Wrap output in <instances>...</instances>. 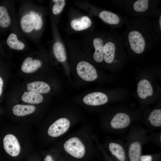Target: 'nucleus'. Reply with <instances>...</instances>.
<instances>
[{"mask_svg":"<svg viewBox=\"0 0 161 161\" xmlns=\"http://www.w3.org/2000/svg\"><path fill=\"white\" fill-rule=\"evenodd\" d=\"M98 16L103 21L114 29L121 28L127 18L119 14L106 10L100 11Z\"/></svg>","mask_w":161,"mask_h":161,"instance_id":"obj_10","label":"nucleus"},{"mask_svg":"<svg viewBox=\"0 0 161 161\" xmlns=\"http://www.w3.org/2000/svg\"><path fill=\"white\" fill-rule=\"evenodd\" d=\"M21 98L24 102L32 104L40 103L43 100V97L40 94L31 91L24 92Z\"/></svg>","mask_w":161,"mask_h":161,"instance_id":"obj_21","label":"nucleus"},{"mask_svg":"<svg viewBox=\"0 0 161 161\" xmlns=\"http://www.w3.org/2000/svg\"><path fill=\"white\" fill-rule=\"evenodd\" d=\"M35 109L33 105L17 104L13 106V112L16 116H23L33 113Z\"/></svg>","mask_w":161,"mask_h":161,"instance_id":"obj_20","label":"nucleus"},{"mask_svg":"<svg viewBox=\"0 0 161 161\" xmlns=\"http://www.w3.org/2000/svg\"><path fill=\"white\" fill-rule=\"evenodd\" d=\"M85 104L92 106H98L106 103L108 101L107 96L101 92H94L86 95L83 98Z\"/></svg>","mask_w":161,"mask_h":161,"instance_id":"obj_13","label":"nucleus"},{"mask_svg":"<svg viewBox=\"0 0 161 161\" xmlns=\"http://www.w3.org/2000/svg\"></svg>","mask_w":161,"mask_h":161,"instance_id":"obj_31","label":"nucleus"},{"mask_svg":"<svg viewBox=\"0 0 161 161\" xmlns=\"http://www.w3.org/2000/svg\"><path fill=\"white\" fill-rule=\"evenodd\" d=\"M4 148L5 151L12 157H16L19 154L21 148L16 137L13 135L8 134L3 139Z\"/></svg>","mask_w":161,"mask_h":161,"instance_id":"obj_12","label":"nucleus"},{"mask_svg":"<svg viewBox=\"0 0 161 161\" xmlns=\"http://www.w3.org/2000/svg\"><path fill=\"white\" fill-rule=\"evenodd\" d=\"M108 39L103 47V60L106 64H111L117 62L115 58L117 53L123 51L125 47L122 35L114 31Z\"/></svg>","mask_w":161,"mask_h":161,"instance_id":"obj_4","label":"nucleus"},{"mask_svg":"<svg viewBox=\"0 0 161 161\" xmlns=\"http://www.w3.org/2000/svg\"><path fill=\"white\" fill-rule=\"evenodd\" d=\"M134 120L127 113L119 112L114 114L111 119L109 126L114 133H120L129 129L134 124Z\"/></svg>","mask_w":161,"mask_h":161,"instance_id":"obj_5","label":"nucleus"},{"mask_svg":"<svg viewBox=\"0 0 161 161\" xmlns=\"http://www.w3.org/2000/svg\"><path fill=\"white\" fill-rule=\"evenodd\" d=\"M53 52L57 59L61 62H64L66 59L65 50L63 44L59 42H56L54 44Z\"/></svg>","mask_w":161,"mask_h":161,"instance_id":"obj_24","label":"nucleus"},{"mask_svg":"<svg viewBox=\"0 0 161 161\" xmlns=\"http://www.w3.org/2000/svg\"><path fill=\"white\" fill-rule=\"evenodd\" d=\"M125 23L126 28L122 35L124 44L134 54H143L154 47L160 38L155 29V21L151 18H127Z\"/></svg>","mask_w":161,"mask_h":161,"instance_id":"obj_1","label":"nucleus"},{"mask_svg":"<svg viewBox=\"0 0 161 161\" xmlns=\"http://www.w3.org/2000/svg\"><path fill=\"white\" fill-rule=\"evenodd\" d=\"M149 141H151L158 145L159 147H161V132H152L149 133Z\"/></svg>","mask_w":161,"mask_h":161,"instance_id":"obj_26","label":"nucleus"},{"mask_svg":"<svg viewBox=\"0 0 161 161\" xmlns=\"http://www.w3.org/2000/svg\"><path fill=\"white\" fill-rule=\"evenodd\" d=\"M27 89L29 91L40 94H46L49 92L51 89L49 85L42 81H35L27 84Z\"/></svg>","mask_w":161,"mask_h":161,"instance_id":"obj_18","label":"nucleus"},{"mask_svg":"<svg viewBox=\"0 0 161 161\" xmlns=\"http://www.w3.org/2000/svg\"><path fill=\"white\" fill-rule=\"evenodd\" d=\"M6 43L10 48L15 50H23L25 46L24 44L19 41L16 35L14 33L9 34L7 39Z\"/></svg>","mask_w":161,"mask_h":161,"instance_id":"obj_22","label":"nucleus"},{"mask_svg":"<svg viewBox=\"0 0 161 161\" xmlns=\"http://www.w3.org/2000/svg\"><path fill=\"white\" fill-rule=\"evenodd\" d=\"M149 131L136 123L129 128L125 139L130 161H140L143 145L149 141Z\"/></svg>","mask_w":161,"mask_h":161,"instance_id":"obj_3","label":"nucleus"},{"mask_svg":"<svg viewBox=\"0 0 161 161\" xmlns=\"http://www.w3.org/2000/svg\"><path fill=\"white\" fill-rule=\"evenodd\" d=\"M11 22V18L7 8L4 5H0V27L7 28L10 25Z\"/></svg>","mask_w":161,"mask_h":161,"instance_id":"obj_23","label":"nucleus"},{"mask_svg":"<svg viewBox=\"0 0 161 161\" xmlns=\"http://www.w3.org/2000/svg\"><path fill=\"white\" fill-rule=\"evenodd\" d=\"M76 70L78 76L86 81H92L98 77L97 70L90 63L85 61H82L77 64Z\"/></svg>","mask_w":161,"mask_h":161,"instance_id":"obj_8","label":"nucleus"},{"mask_svg":"<svg viewBox=\"0 0 161 161\" xmlns=\"http://www.w3.org/2000/svg\"><path fill=\"white\" fill-rule=\"evenodd\" d=\"M44 161H54L50 155H47L44 159Z\"/></svg>","mask_w":161,"mask_h":161,"instance_id":"obj_30","label":"nucleus"},{"mask_svg":"<svg viewBox=\"0 0 161 161\" xmlns=\"http://www.w3.org/2000/svg\"><path fill=\"white\" fill-rule=\"evenodd\" d=\"M153 157L151 155H141L140 161H153Z\"/></svg>","mask_w":161,"mask_h":161,"instance_id":"obj_28","label":"nucleus"},{"mask_svg":"<svg viewBox=\"0 0 161 161\" xmlns=\"http://www.w3.org/2000/svg\"><path fill=\"white\" fill-rule=\"evenodd\" d=\"M70 126L69 121L65 118H60L52 124L48 128L47 133L52 137H57L65 133Z\"/></svg>","mask_w":161,"mask_h":161,"instance_id":"obj_11","label":"nucleus"},{"mask_svg":"<svg viewBox=\"0 0 161 161\" xmlns=\"http://www.w3.org/2000/svg\"><path fill=\"white\" fill-rule=\"evenodd\" d=\"M55 4L52 8V12L54 15L59 14L62 10L65 5V0H54L52 1Z\"/></svg>","mask_w":161,"mask_h":161,"instance_id":"obj_25","label":"nucleus"},{"mask_svg":"<svg viewBox=\"0 0 161 161\" xmlns=\"http://www.w3.org/2000/svg\"><path fill=\"white\" fill-rule=\"evenodd\" d=\"M137 91L138 96L142 99H145L148 96H152L153 92L150 83L146 79H143L138 82Z\"/></svg>","mask_w":161,"mask_h":161,"instance_id":"obj_16","label":"nucleus"},{"mask_svg":"<svg viewBox=\"0 0 161 161\" xmlns=\"http://www.w3.org/2000/svg\"><path fill=\"white\" fill-rule=\"evenodd\" d=\"M144 124L148 129H158L161 128V109H155L149 113Z\"/></svg>","mask_w":161,"mask_h":161,"instance_id":"obj_14","label":"nucleus"},{"mask_svg":"<svg viewBox=\"0 0 161 161\" xmlns=\"http://www.w3.org/2000/svg\"><path fill=\"white\" fill-rule=\"evenodd\" d=\"M42 65V62L40 60L34 59L29 57L23 61L21 66V69L25 73H32L36 71Z\"/></svg>","mask_w":161,"mask_h":161,"instance_id":"obj_17","label":"nucleus"},{"mask_svg":"<svg viewBox=\"0 0 161 161\" xmlns=\"http://www.w3.org/2000/svg\"><path fill=\"white\" fill-rule=\"evenodd\" d=\"M159 0H118L114 4L124 13L125 16L131 18L140 17L156 18L161 10L158 8Z\"/></svg>","mask_w":161,"mask_h":161,"instance_id":"obj_2","label":"nucleus"},{"mask_svg":"<svg viewBox=\"0 0 161 161\" xmlns=\"http://www.w3.org/2000/svg\"><path fill=\"white\" fill-rule=\"evenodd\" d=\"M3 85V81L2 78L0 77V97L2 92V87Z\"/></svg>","mask_w":161,"mask_h":161,"instance_id":"obj_29","label":"nucleus"},{"mask_svg":"<svg viewBox=\"0 0 161 161\" xmlns=\"http://www.w3.org/2000/svg\"><path fill=\"white\" fill-rule=\"evenodd\" d=\"M92 25L91 20L87 16H83L79 18L74 19L70 23L71 27L75 30L77 31L89 28Z\"/></svg>","mask_w":161,"mask_h":161,"instance_id":"obj_19","label":"nucleus"},{"mask_svg":"<svg viewBox=\"0 0 161 161\" xmlns=\"http://www.w3.org/2000/svg\"><path fill=\"white\" fill-rule=\"evenodd\" d=\"M155 20V28L158 35L161 37V10L159 12Z\"/></svg>","mask_w":161,"mask_h":161,"instance_id":"obj_27","label":"nucleus"},{"mask_svg":"<svg viewBox=\"0 0 161 161\" xmlns=\"http://www.w3.org/2000/svg\"><path fill=\"white\" fill-rule=\"evenodd\" d=\"M108 147L111 154L117 160L126 161L127 146L125 142L123 140L111 139L108 143Z\"/></svg>","mask_w":161,"mask_h":161,"instance_id":"obj_9","label":"nucleus"},{"mask_svg":"<svg viewBox=\"0 0 161 161\" xmlns=\"http://www.w3.org/2000/svg\"><path fill=\"white\" fill-rule=\"evenodd\" d=\"M103 38L97 37L93 41V44L95 51L93 55V58L97 63H101L103 61V49L105 44Z\"/></svg>","mask_w":161,"mask_h":161,"instance_id":"obj_15","label":"nucleus"},{"mask_svg":"<svg viewBox=\"0 0 161 161\" xmlns=\"http://www.w3.org/2000/svg\"><path fill=\"white\" fill-rule=\"evenodd\" d=\"M42 19L37 13L31 11L23 16L20 21V26L22 31L29 33L33 30H40L42 26Z\"/></svg>","mask_w":161,"mask_h":161,"instance_id":"obj_6","label":"nucleus"},{"mask_svg":"<svg viewBox=\"0 0 161 161\" xmlns=\"http://www.w3.org/2000/svg\"><path fill=\"white\" fill-rule=\"evenodd\" d=\"M65 151L72 157L80 159L85 153V147L81 141L78 138L73 137L67 140L64 144Z\"/></svg>","mask_w":161,"mask_h":161,"instance_id":"obj_7","label":"nucleus"}]
</instances>
